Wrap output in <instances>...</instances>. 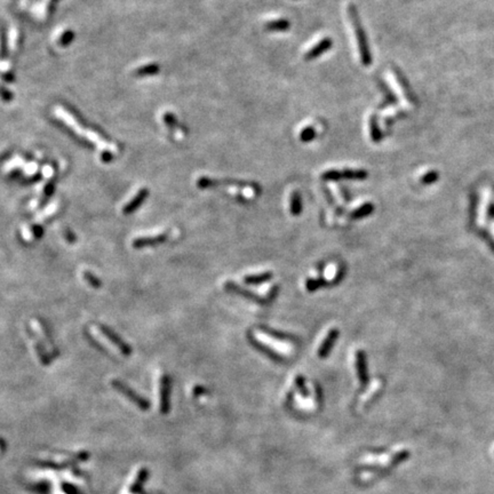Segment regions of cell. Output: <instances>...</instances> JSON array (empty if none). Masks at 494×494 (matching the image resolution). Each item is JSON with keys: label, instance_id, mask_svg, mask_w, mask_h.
<instances>
[{"label": "cell", "instance_id": "6da1fadb", "mask_svg": "<svg viewBox=\"0 0 494 494\" xmlns=\"http://www.w3.org/2000/svg\"><path fill=\"white\" fill-rule=\"evenodd\" d=\"M347 13H348V15H349V21H350L351 27H352V31H354L356 43H357V46H358L360 62H362L364 66H370L371 53H370V50H368L367 40L365 37V32H364L363 28H362V24H360L359 20H358L357 12H356L354 6L349 5L348 6Z\"/></svg>", "mask_w": 494, "mask_h": 494}, {"label": "cell", "instance_id": "7a4b0ae2", "mask_svg": "<svg viewBox=\"0 0 494 494\" xmlns=\"http://www.w3.org/2000/svg\"><path fill=\"white\" fill-rule=\"evenodd\" d=\"M98 327H99L101 333H102L104 337L109 340V341L113 343V345L118 348L121 354H123L124 356H129L132 354V347L129 346L128 343L125 342L124 340L121 339L120 335L117 334L112 329L103 325V324H99Z\"/></svg>", "mask_w": 494, "mask_h": 494}, {"label": "cell", "instance_id": "3957f363", "mask_svg": "<svg viewBox=\"0 0 494 494\" xmlns=\"http://www.w3.org/2000/svg\"><path fill=\"white\" fill-rule=\"evenodd\" d=\"M111 384H112V387L115 388V389L120 391L121 394L126 396L127 398L131 399L132 402H134L136 405H139L141 408H148L149 407L148 400L144 399L143 397H141L140 395H137L134 390L131 389V388L127 386V384H125L124 382L119 381V380H113Z\"/></svg>", "mask_w": 494, "mask_h": 494}, {"label": "cell", "instance_id": "277c9868", "mask_svg": "<svg viewBox=\"0 0 494 494\" xmlns=\"http://www.w3.org/2000/svg\"><path fill=\"white\" fill-rule=\"evenodd\" d=\"M367 173L365 171H356V169H346V171H327L323 174V179L325 180H338V179H365Z\"/></svg>", "mask_w": 494, "mask_h": 494}, {"label": "cell", "instance_id": "5b68a950", "mask_svg": "<svg viewBox=\"0 0 494 494\" xmlns=\"http://www.w3.org/2000/svg\"><path fill=\"white\" fill-rule=\"evenodd\" d=\"M167 239H168V233H159V234H155V236H144V237L135 238V239L133 240L132 245L134 249L141 250L148 246L163 244V242H165Z\"/></svg>", "mask_w": 494, "mask_h": 494}, {"label": "cell", "instance_id": "8992f818", "mask_svg": "<svg viewBox=\"0 0 494 494\" xmlns=\"http://www.w3.org/2000/svg\"><path fill=\"white\" fill-rule=\"evenodd\" d=\"M169 392H171V378L168 374H164L160 380V400L163 413H167L168 411Z\"/></svg>", "mask_w": 494, "mask_h": 494}, {"label": "cell", "instance_id": "52a82bcc", "mask_svg": "<svg viewBox=\"0 0 494 494\" xmlns=\"http://www.w3.org/2000/svg\"><path fill=\"white\" fill-rule=\"evenodd\" d=\"M332 47V39L331 38H324L322 40L316 44V45L310 48L309 51L306 53L305 59L306 60H314L318 56H321L323 53H325L326 51H329Z\"/></svg>", "mask_w": 494, "mask_h": 494}, {"label": "cell", "instance_id": "ba28073f", "mask_svg": "<svg viewBox=\"0 0 494 494\" xmlns=\"http://www.w3.org/2000/svg\"><path fill=\"white\" fill-rule=\"evenodd\" d=\"M149 196V190L148 189H141L139 192L136 193L135 197L128 202V204L125 206L123 209V213L125 215H129V214L134 213L135 210L140 207L141 205L143 204V201L145 200V198H148Z\"/></svg>", "mask_w": 494, "mask_h": 494}, {"label": "cell", "instance_id": "9c48e42d", "mask_svg": "<svg viewBox=\"0 0 494 494\" xmlns=\"http://www.w3.org/2000/svg\"><path fill=\"white\" fill-rule=\"evenodd\" d=\"M28 332H29V334L31 335V338L34 339L36 351H37V354L39 356L40 362H42L44 364V365H50V364H51V357L47 354L46 348L44 347V345H43L42 342H40L38 335L36 334L34 331H32V329H31L30 326H28Z\"/></svg>", "mask_w": 494, "mask_h": 494}, {"label": "cell", "instance_id": "30bf717a", "mask_svg": "<svg viewBox=\"0 0 494 494\" xmlns=\"http://www.w3.org/2000/svg\"><path fill=\"white\" fill-rule=\"evenodd\" d=\"M224 287H225L226 291H230V292H232V293L239 294V295H241V297H244V298L249 299V300H253V301H257V302H261L262 301L261 298L258 297L257 294L253 293V292H251V291L245 290L244 287L239 286V285L236 284V283H233V282H226L225 284H224Z\"/></svg>", "mask_w": 494, "mask_h": 494}, {"label": "cell", "instance_id": "8fae6325", "mask_svg": "<svg viewBox=\"0 0 494 494\" xmlns=\"http://www.w3.org/2000/svg\"><path fill=\"white\" fill-rule=\"evenodd\" d=\"M392 78H394V82L396 83L397 88H398L399 91L403 90V98L406 100L407 105H412L413 102H414V100H413L410 91H408L406 85H405L404 78H402V77L398 75V72H396V71H392Z\"/></svg>", "mask_w": 494, "mask_h": 494}, {"label": "cell", "instance_id": "7c38bea8", "mask_svg": "<svg viewBox=\"0 0 494 494\" xmlns=\"http://www.w3.org/2000/svg\"><path fill=\"white\" fill-rule=\"evenodd\" d=\"M338 335H339V332L337 330H332L330 332L329 335H327V338L325 339V341L323 342L321 349H319V356H321V357H323V358L326 357V355L330 352L332 346H333V343L335 342V339L338 338Z\"/></svg>", "mask_w": 494, "mask_h": 494}, {"label": "cell", "instance_id": "4fadbf2b", "mask_svg": "<svg viewBox=\"0 0 494 494\" xmlns=\"http://www.w3.org/2000/svg\"><path fill=\"white\" fill-rule=\"evenodd\" d=\"M273 277L271 273H263L259 275H251V276H247L244 278V282L249 285H260L262 283L268 282Z\"/></svg>", "mask_w": 494, "mask_h": 494}, {"label": "cell", "instance_id": "5bb4252c", "mask_svg": "<svg viewBox=\"0 0 494 494\" xmlns=\"http://www.w3.org/2000/svg\"><path fill=\"white\" fill-rule=\"evenodd\" d=\"M290 28V22L287 20H274L267 23V29L275 31H284Z\"/></svg>", "mask_w": 494, "mask_h": 494}, {"label": "cell", "instance_id": "9a60e30c", "mask_svg": "<svg viewBox=\"0 0 494 494\" xmlns=\"http://www.w3.org/2000/svg\"><path fill=\"white\" fill-rule=\"evenodd\" d=\"M84 279L88 283V285L92 286L93 289H101L102 287V281L100 278L95 276L94 274L91 273V271H84L83 274Z\"/></svg>", "mask_w": 494, "mask_h": 494}, {"label": "cell", "instance_id": "2e32d148", "mask_svg": "<svg viewBox=\"0 0 494 494\" xmlns=\"http://www.w3.org/2000/svg\"><path fill=\"white\" fill-rule=\"evenodd\" d=\"M368 127H370V135H371V139L374 141V142H379L380 140H381V132H380V129L378 128V125H376V121L375 119L373 118V117H371L370 118V123H368Z\"/></svg>", "mask_w": 494, "mask_h": 494}, {"label": "cell", "instance_id": "e0dca14e", "mask_svg": "<svg viewBox=\"0 0 494 494\" xmlns=\"http://www.w3.org/2000/svg\"><path fill=\"white\" fill-rule=\"evenodd\" d=\"M315 135H316V132H315L314 127L308 126V127L303 128L302 131L300 132L299 136H300V140L303 141V142H309V141L314 140Z\"/></svg>", "mask_w": 494, "mask_h": 494}, {"label": "cell", "instance_id": "ac0fdd59", "mask_svg": "<svg viewBox=\"0 0 494 494\" xmlns=\"http://www.w3.org/2000/svg\"><path fill=\"white\" fill-rule=\"evenodd\" d=\"M372 210H373V206H372L371 204H365V205H363L362 207L358 208V209H356L354 213H352V216L354 217H364V216H367L368 214H371L372 213Z\"/></svg>", "mask_w": 494, "mask_h": 494}, {"label": "cell", "instance_id": "d6986e66", "mask_svg": "<svg viewBox=\"0 0 494 494\" xmlns=\"http://www.w3.org/2000/svg\"><path fill=\"white\" fill-rule=\"evenodd\" d=\"M291 212L294 215H298V214L301 212V201H300L299 193L295 191L292 195V202H291Z\"/></svg>", "mask_w": 494, "mask_h": 494}, {"label": "cell", "instance_id": "ffe728a7", "mask_svg": "<svg viewBox=\"0 0 494 494\" xmlns=\"http://www.w3.org/2000/svg\"><path fill=\"white\" fill-rule=\"evenodd\" d=\"M358 371H359L360 380H362V381H365V380L367 379V371H366V366H365V358H364L362 352H360L359 357H358Z\"/></svg>", "mask_w": 494, "mask_h": 494}, {"label": "cell", "instance_id": "44dd1931", "mask_svg": "<svg viewBox=\"0 0 494 494\" xmlns=\"http://www.w3.org/2000/svg\"><path fill=\"white\" fill-rule=\"evenodd\" d=\"M437 179H438V174L436 172H428L426 173V175L421 177V181H422L424 184H430L432 182H435Z\"/></svg>", "mask_w": 494, "mask_h": 494}, {"label": "cell", "instance_id": "7402d4cb", "mask_svg": "<svg viewBox=\"0 0 494 494\" xmlns=\"http://www.w3.org/2000/svg\"><path fill=\"white\" fill-rule=\"evenodd\" d=\"M53 191H54V184H53L52 182H51L50 184L46 185L45 191H44V197H43L42 204H40V206H44V204H45V202H47L48 198H50L53 195Z\"/></svg>", "mask_w": 494, "mask_h": 494}, {"label": "cell", "instance_id": "603a6c76", "mask_svg": "<svg viewBox=\"0 0 494 494\" xmlns=\"http://www.w3.org/2000/svg\"><path fill=\"white\" fill-rule=\"evenodd\" d=\"M31 231H32V233H34L36 239H40V238L44 236V229H43V226L39 225V224L32 225Z\"/></svg>", "mask_w": 494, "mask_h": 494}, {"label": "cell", "instance_id": "cb8c5ba5", "mask_svg": "<svg viewBox=\"0 0 494 494\" xmlns=\"http://www.w3.org/2000/svg\"><path fill=\"white\" fill-rule=\"evenodd\" d=\"M63 232H64V238H66L68 242H70V244H74V242L77 241V237L72 230H70L69 228H66Z\"/></svg>", "mask_w": 494, "mask_h": 494}]
</instances>
